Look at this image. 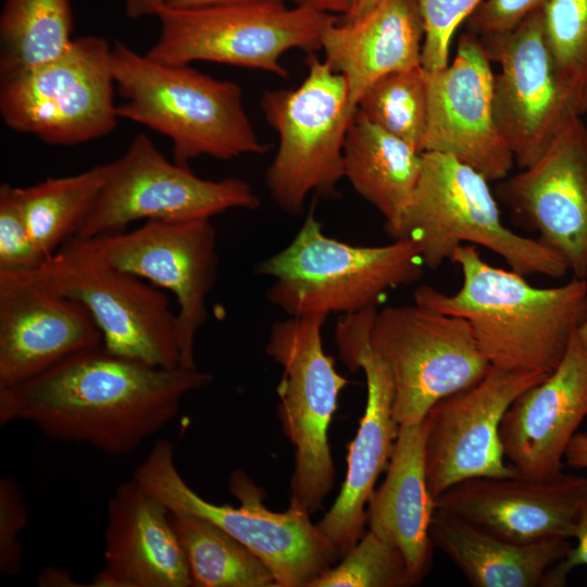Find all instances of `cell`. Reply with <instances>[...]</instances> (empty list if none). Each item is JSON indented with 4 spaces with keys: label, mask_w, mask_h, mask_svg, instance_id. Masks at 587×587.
Returning <instances> with one entry per match:
<instances>
[{
    "label": "cell",
    "mask_w": 587,
    "mask_h": 587,
    "mask_svg": "<svg viewBox=\"0 0 587 587\" xmlns=\"http://www.w3.org/2000/svg\"><path fill=\"white\" fill-rule=\"evenodd\" d=\"M212 380L197 366H153L102 344L0 389V425L26 422L50 439L127 455L177 415L189 392Z\"/></svg>",
    "instance_id": "1"
},
{
    "label": "cell",
    "mask_w": 587,
    "mask_h": 587,
    "mask_svg": "<svg viewBox=\"0 0 587 587\" xmlns=\"http://www.w3.org/2000/svg\"><path fill=\"white\" fill-rule=\"evenodd\" d=\"M102 344L99 327L79 301L0 272V389Z\"/></svg>",
    "instance_id": "21"
},
{
    "label": "cell",
    "mask_w": 587,
    "mask_h": 587,
    "mask_svg": "<svg viewBox=\"0 0 587 587\" xmlns=\"http://www.w3.org/2000/svg\"><path fill=\"white\" fill-rule=\"evenodd\" d=\"M105 178V164L64 177L16 187L17 199L38 249L49 258L76 236Z\"/></svg>",
    "instance_id": "30"
},
{
    "label": "cell",
    "mask_w": 587,
    "mask_h": 587,
    "mask_svg": "<svg viewBox=\"0 0 587 587\" xmlns=\"http://www.w3.org/2000/svg\"><path fill=\"white\" fill-rule=\"evenodd\" d=\"M195 587H277L265 564L245 545L201 516L171 512Z\"/></svg>",
    "instance_id": "29"
},
{
    "label": "cell",
    "mask_w": 587,
    "mask_h": 587,
    "mask_svg": "<svg viewBox=\"0 0 587 587\" xmlns=\"http://www.w3.org/2000/svg\"><path fill=\"white\" fill-rule=\"evenodd\" d=\"M423 267L412 240L352 246L324 235L311 210L290 243L254 271L273 279L266 298L289 316H328L376 308L388 289L419 280Z\"/></svg>",
    "instance_id": "4"
},
{
    "label": "cell",
    "mask_w": 587,
    "mask_h": 587,
    "mask_svg": "<svg viewBox=\"0 0 587 587\" xmlns=\"http://www.w3.org/2000/svg\"><path fill=\"white\" fill-rule=\"evenodd\" d=\"M423 20L415 0H385L366 15L332 24L322 38L324 61L348 84L353 111L382 76L421 65Z\"/></svg>",
    "instance_id": "24"
},
{
    "label": "cell",
    "mask_w": 587,
    "mask_h": 587,
    "mask_svg": "<svg viewBox=\"0 0 587 587\" xmlns=\"http://www.w3.org/2000/svg\"><path fill=\"white\" fill-rule=\"evenodd\" d=\"M260 200L239 178L204 179L168 161L145 134L105 163L104 183L76 236L120 233L139 220H211L230 209L255 210Z\"/></svg>",
    "instance_id": "13"
},
{
    "label": "cell",
    "mask_w": 587,
    "mask_h": 587,
    "mask_svg": "<svg viewBox=\"0 0 587 587\" xmlns=\"http://www.w3.org/2000/svg\"><path fill=\"white\" fill-rule=\"evenodd\" d=\"M497 193L517 225L559 253L573 277H587V126L582 116L571 120L533 165L500 183Z\"/></svg>",
    "instance_id": "18"
},
{
    "label": "cell",
    "mask_w": 587,
    "mask_h": 587,
    "mask_svg": "<svg viewBox=\"0 0 587 587\" xmlns=\"http://www.w3.org/2000/svg\"><path fill=\"white\" fill-rule=\"evenodd\" d=\"M429 535L474 587L542 586L547 572L572 547L567 538L510 541L437 510Z\"/></svg>",
    "instance_id": "26"
},
{
    "label": "cell",
    "mask_w": 587,
    "mask_h": 587,
    "mask_svg": "<svg viewBox=\"0 0 587 587\" xmlns=\"http://www.w3.org/2000/svg\"><path fill=\"white\" fill-rule=\"evenodd\" d=\"M111 67L120 96L118 118L142 124L172 141L173 160L189 167L201 155L229 160L271 148L257 135L242 88L189 65H167L114 40Z\"/></svg>",
    "instance_id": "3"
},
{
    "label": "cell",
    "mask_w": 587,
    "mask_h": 587,
    "mask_svg": "<svg viewBox=\"0 0 587 587\" xmlns=\"http://www.w3.org/2000/svg\"><path fill=\"white\" fill-rule=\"evenodd\" d=\"M28 523V512L18 483L11 476L0 478V572L16 576L23 566L20 535Z\"/></svg>",
    "instance_id": "36"
},
{
    "label": "cell",
    "mask_w": 587,
    "mask_h": 587,
    "mask_svg": "<svg viewBox=\"0 0 587 587\" xmlns=\"http://www.w3.org/2000/svg\"><path fill=\"white\" fill-rule=\"evenodd\" d=\"M422 158L412 200L387 235L415 242L425 267L436 270L469 242L495 252L523 276L561 278L570 271L559 253L502 223L489 182L482 174L446 153L426 151Z\"/></svg>",
    "instance_id": "5"
},
{
    "label": "cell",
    "mask_w": 587,
    "mask_h": 587,
    "mask_svg": "<svg viewBox=\"0 0 587 587\" xmlns=\"http://www.w3.org/2000/svg\"><path fill=\"white\" fill-rule=\"evenodd\" d=\"M422 164V152L355 110L345 141L344 178L385 217L386 233L407 211Z\"/></svg>",
    "instance_id": "27"
},
{
    "label": "cell",
    "mask_w": 587,
    "mask_h": 587,
    "mask_svg": "<svg viewBox=\"0 0 587 587\" xmlns=\"http://www.w3.org/2000/svg\"><path fill=\"white\" fill-rule=\"evenodd\" d=\"M450 261L461 268V288L448 295L420 286L414 303L465 319L491 366L552 373L587 319L586 278L538 288L512 270L487 263L474 245L458 247Z\"/></svg>",
    "instance_id": "2"
},
{
    "label": "cell",
    "mask_w": 587,
    "mask_h": 587,
    "mask_svg": "<svg viewBox=\"0 0 587 587\" xmlns=\"http://www.w3.org/2000/svg\"><path fill=\"white\" fill-rule=\"evenodd\" d=\"M423 20L421 66L436 72L449 65V48L458 26L484 0H415Z\"/></svg>",
    "instance_id": "34"
},
{
    "label": "cell",
    "mask_w": 587,
    "mask_h": 587,
    "mask_svg": "<svg viewBox=\"0 0 587 587\" xmlns=\"http://www.w3.org/2000/svg\"><path fill=\"white\" fill-rule=\"evenodd\" d=\"M111 49L99 36L74 38L59 58L1 82L3 122L12 130L55 146L109 135L118 120Z\"/></svg>",
    "instance_id": "12"
},
{
    "label": "cell",
    "mask_w": 587,
    "mask_h": 587,
    "mask_svg": "<svg viewBox=\"0 0 587 587\" xmlns=\"http://www.w3.org/2000/svg\"><path fill=\"white\" fill-rule=\"evenodd\" d=\"M564 459L572 467L587 469V433L574 434L565 450Z\"/></svg>",
    "instance_id": "39"
},
{
    "label": "cell",
    "mask_w": 587,
    "mask_h": 587,
    "mask_svg": "<svg viewBox=\"0 0 587 587\" xmlns=\"http://www.w3.org/2000/svg\"><path fill=\"white\" fill-rule=\"evenodd\" d=\"M547 0H484L466 20V32L477 37L513 29L527 14Z\"/></svg>",
    "instance_id": "37"
},
{
    "label": "cell",
    "mask_w": 587,
    "mask_h": 587,
    "mask_svg": "<svg viewBox=\"0 0 587 587\" xmlns=\"http://www.w3.org/2000/svg\"><path fill=\"white\" fill-rule=\"evenodd\" d=\"M295 4L304 5L319 12L346 15L352 0H292Z\"/></svg>",
    "instance_id": "42"
},
{
    "label": "cell",
    "mask_w": 587,
    "mask_h": 587,
    "mask_svg": "<svg viewBox=\"0 0 587 587\" xmlns=\"http://www.w3.org/2000/svg\"><path fill=\"white\" fill-rule=\"evenodd\" d=\"M586 416L587 347L575 334L557 369L523 391L504 413L499 430L504 457L523 476L558 475Z\"/></svg>",
    "instance_id": "22"
},
{
    "label": "cell",
    "mask_w": 587,
    "mask_h": 587,
    "mask_svg": "<svg viewBox=\"0 0 587 587\" xmlns=\"http://www.w3.org/2000/svg\"><path fill=\"white\" fill-rule=\"evenodd\" d=\"M47 257L38 249L23 215L16 186H0V272L22 273L40 266Z\"/></svg>",
    "instance_id": "35"
},
{
    "label": "cell",
    "mask_w": 587,
    "mask_h": 587,
    "mask_svg": "<svg viewBox=\"0 0 587 587\" xmlns=\"http://www.w3.org/2000/svg\"><path fill=\"white\" fill-rule=\"evenodd\" d=\"M413 586L405 560L398 548L369 529L310 587H407Z\"/></svg>",
    "instance_id": "33"
},
{
    "label": "cell",
    "mask_w": 587,
    "mask_h": 587,
    "mask_svg": "<svg viewBox=\"0 0 587 587\" xmlns=\"http://www.w3.org/2000/svg\"><path fill=\"white\" fill-rule=\"evenodd\" d=\"M478 38L500 67L492 84L497 127L514 162L526 168L571 120L587 112V100L569 88L555 68L544 36L541 8L509 32Z\"/></svg>",
    "instance_id": "14"
},
{
    "label": "cell",
    "mask_w": 587,
    "mask_h": 587,
    "mask_svg": "<svg viewBox=\"0 0 587 587\" xmlns=\"http://www.w3.org/2000/svg\"><path fill=\"white\" fill-rule=\"evenodd\" d=\"M170 514L133 477L121 483L108 502L103 565L89 586H192Z\"/></svg>",
    "instance_id": "23"
},
{
    "label": "cell",
    "mask_w": 587,
    "mask_h": 587,
    "mask_svg": "<svg viewBox=\"0 0 587 587\" xmlns=\"http://www.w3.org/2000/svg\"><path fill=\"white\" fill-rule=\"evenodd\" d=\"M371 322L365 316L340 320L335 330L339 357L352 372L363 370L366 404L347 455V474L338 497L317 523L340 554L363 536L366 504L375 483L389 463L399 424L392 415L394 383L384 360L370 346Z\"/></svg>",
    "instance_id": "17"
},
{
    "label": "cell",
    "mask_w": 587,
    "mask_h": 587,
    "mask_svg": "<svg viewBox=\"0 0 587 587\" xmlns=\"http://www.w3.org/2000/svg\"><path fill=\"white\" fill-rule=\"evenodd\" d=\"M38 584L41 586H77L64 572L57 569H47L40 574Z\"/></svg>",
    "instance_id": "44"
},
{
    "label": "cell",
    "mask_w": 587,
    "mask_h": 587,
    "mask_svg": "<svg viewBox=\"0 0 587 587\" xmlns=\"http://www.w3.org/2000/svg\"><path fill=\"white\" fill-rule=\"evenodd\" d=\"M541 11L545 40L560 77L587 100V0H547Z\"/></svg>",
    "instance_id": "32"
},
{
    "label": "cell",
    "mask_w": 587,
    "mask_h": 587,
    "mask_svg": "<svg viewBox=\"0 0 587 587\" xmlns=\"http://www.w3.org/2000/svg\"><path fill=\"white\" fill-rule=\"evenodd\" d=\"M125 14L133 20L157 15L158 10L164 4V0H122Z\"/></svg>",
    "instance_id": "40"
},
{
    "label": "cell",
    "mask_w": 587,
    "mask_h": 587,
    "mask_svg": "<svg viewBox=\"0 0 587 587\" xmlns=\"http://www.w3.org/2000/svg\"><path fill=\"white\" fill-rule=\"evenodd\" d=\"M70 0H4L0 14V82L62 55L72 45Z\"/></svg>",
    "instance_id": "28"
},
{
    "label": "cell",
    "mask_w": 587,
    "mask_h": 587,
    "mask_svg": "<svg viewBox=\"0 0 587 587\" xmlns=\"http://www.w3.org/2000/svg\"><path fill=\"white\" fill-rule=\"evenodd\" d=\"M573 537L577 539V545L571 547L566 555L547 572L542 586H564L573 569L587 566V491L580 503Z\"/></svg>",
    "instance_id": "38"
},
{
    "label": "cell",
    "mask_w": 587,
    "mask_h": 587,
    "mask_svg": "<svg viewBox=\"0 0 587 587\" xmlns=\"http://www.w3.org/2000/svg\"><path fill=\"white\" fill-rule=\"evenodd\" d=\"M286 0H164V4L174 9H189L210 5L237 4V3H266L285 2Z\"/></svg>",
    "instance_id": "41"
},
{
    "label": "cell",
    "mask_w": 587,
    "mask_h": 587,
    "mask_svg": "<svg viewBox=\"0 0 587 587\" xmlns=\"http://www.w3.org/2000/svg\"><path fill=\"white\" fill-rule=\"evenodd\" d=\"M327 316H289L275 322L265 352L282 367L278 416L295 449L290 505L310 515L322 508L334 486L328 429L348 379L325 353L322 327Z\"/></svg>",
    "instance_id": "10"
},
{
    "label": "cell",
    "mask_w": 587,
    "mask_h": 587,
    "mask_svg": "<svg viewBox=\"0 0 587 587\" xmlns=\"http://www.w3.org/2000/svg\"><path fill=\"white\" fill-rule=\"evenodd\" d=\"M114 266L168 290L177 303L180 365L196 367L195 340L208 321L207 298L217 275L210 220H151L132 230L86 239Z\"/></svg>",
    "instance_id": "15"
},
{
    "label": "cell",
    "mask_w": 587,
    "mask_h": 587,
    "mask_svg": "<svg viewBox=\"0 0 587 587\" xmlns=\"http://www.w3.org/2000/svg\"><path fill=\"white\" fill-rule=\"evenodd\" d=\"M357 109L379 128L423 152L428 95L421 65L378 78L362 95Z\"/></svg>",
    "instance_id": "31"
},
{
    "label": "cell",
    "mask_w": 587,
    "mask_h": 587,
    "mask_svg": "<svg viewBox=\"0 0 587 587\" xmlns=\"http://www.w3.org/2000/svg\"><path fill=\"white\" fill-rule=\"evenodd\" d=\"M160 35L146 53L167 65L195 61L260 70L282 78V55L291 49L322 50L325 30L339 18L285 2L237 3L189 9L162 5Z\"/></svg>",
    "instance_id": "9"
},
{
    "label": "cell",
    "mask_w": 587,
    "mask_h": 587,
    "mask_svg": "<svg viewBox=\"0 0 587 587\" xmlns=\"http://www.w3.org/2000/svg\"><path fill=\"white\" fill-rule=\"evenodd\" d=\"M587 282V277H586ZM577 338L579 341L587 347V319L583 322V324L578 327L576 332Z\"/></svg>",
    "instance_id": "45"
},
{
    "label": "cell",
    "mask_w": 587,
    "mask_h": 587,
    "mask_svg": "<svg viewBox=\"0 0 587 587\" xmlns=\"http://www.w3.org/2000/svg\"><path fill=\"white\" fill-rule=\"evenodd\" d=\"M369 341L390 371L399 426L423 422L439 400L476 384L491 366L465 319L417 303L376 311Z\"/></svg>",
    "instance_id": "11"
},
{
    "label": "cell",
    "mask_w": 587,
    "mask_h": 587,
    "mask_svg": "<svg viewBox=\"0 0 587 587\" xmlns=\"http://www.w3.org/2000/svg\"><path fill=\"white\" fill-rule=\"evenodd\" d=\"M383 1L385 0H352L351 7L348 13L344 15L340 18V21L341 22L355 21L366 15L369 12H371L373 9L379 5Z\"/></svg>",
    "instance_id": "43"
},
{
    "label": "cell",
    "mask_w": 587,
    "mask_h": 587,
    "mask_svg": "<svg viewBox=\"0 0 587 587\" xmlns=\"http://www.w3.org/2000/svg\"><path fill=\"white\" fill-rule=\"evenodd\" d=\"M305 63L308 74L298 87L267 90L261 99L264 118L278 135L266 186L274 203L290 215L302 212L311 192L338 196L346 136L355 113L346 78L315 53Z\"/></svg>",
    "instance_id": "8"
},
{
    "label": "cell",
    "mask_w": 587,
    "mask_h": 587,
    "mask_svg": "<svg viewBox=\"0 0 587 587\" xmlns=\"http://www.w3.org/2000/svg\"><path fill=\"white\" fill-rule=\"evenodd\" d=\"M425 73L428 116L423 152L449 154L488 182L504 179L514 158L495 121V73L480 39L465 32L452 63Z\"/></svg>",
    "instance_id": "19"
},
{
    "label": "cell",
    "mask_w": 587,
    "mask_h": 587,
    "mask_svg": "<svg viewBox=\"0 0 587 587\" xmlns=\"http://www.w3.org/2000/svg\"><path fill=\"white\" fill-rule=\"evenodd\" d=\"M587 477L561 472L462 480L436 499V510L503 539L529 544L573 538Z\"/></svg>",
    "instance_id": "20"
},
{
    "label": "cell",
    "mask_w": 587,
    "mask_h": 587,
    "mask_svg": "<svg viewBox=\"0 0 587 587\" xmlns=\"http://www.w3.org/2000/svg\"><path fill=\"white\" fill-rule=\"evenodd\" d=\"M4 273L79 301L108 350L153 366L180 365L177 315L167 296L108 262L88 240L72 237L37 268Z\"/></svg>",
    "instance_id": "7"
},
{
    "label": "cell",
    "mask_w": 587,
    "mask_h": 587,
    "mask_svg": "<svg viewBox=\"0 0 587 587\" xmlns=\"http://www.w3.org/2000/svg\"><path fill=\"white\" fill-rule=\"evenodd\" d=\"M133 478L171 512L207 519L245 545L270 570L277 587H310L341 555L304 510L290 504L284 512L266 508L264 491L240 470L228 482L238 507L203 499L180 475L170 440L154 442Z\"/></svg>",
    "instance_id": "6"
},
{
    "label": "cell",
    "mask_w": 587,
    "mask_h": 587,
    "mask_svg": "<svg viewBox=\"0 0 587 587\" xmlns=\"http://www.w3.org/2000/svg\"><path fill=\"white\" fill-rule=\"evenodd\" d=\"M424 422L400 425L387 474L366 509L370 530L402 553L412 585L432 566L429 529L436 512L425 467Z\"/></svg>",
    "instance_id": "25"
},
{
    "label": "cell",
    "mask_w": 587,
    "mask_h": 587,
    "mask_svg": "<svg viewBox=\"0 0 587 587\" xmlns=\"http://www.w3.org/2000/svg\"><path fill=\"white\" fill-rule=\"evenodd\" d=\"M547 376L490 366L476 384L442 398L429 410L423 421L424 454L435 499L469 478L519 474L504 461L500 424L512 402Z\"/></svg>",
    "instance_id": "16"
}]
</instances>
